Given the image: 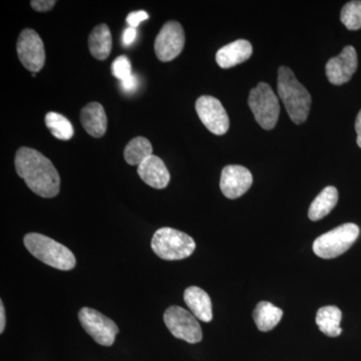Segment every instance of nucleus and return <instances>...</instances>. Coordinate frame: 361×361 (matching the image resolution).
<instances>
[{
	"instance_id": "f257e3e1",
	"label": "nucleus",
	"mask_w": 361,
	"mask_h": 361,
	"mask_svg": "<svg viewBox=\"0 0 361 361\" xmlns=\"http://www.w3.org/2000/svg\"><path fill=\"white\" fill-rule=\"evenodd\" d=\"M16 170L25 184L42 198H54L61 189V177L54 164L37 149L23 147L16 152Z\"/></svg>"
},
{
	"instance_id": "f03ea898",
	"label": "nucleus",
	"mask_w": 361,
	"mask_h": 361,
	"mask_svg": "<svg viewBox=\"0 0 361 361\" xmlns=\"http://www.w3.org/2000/svg\"><path fill=\"white\" fill-rule=\"evenodd\" d=\"M277 90L292 122L296 125L305 122L310 115L311 96L287 66H280L278 70Z\"/></svg>"
},
{
	"instance_id": "7ed1b4c3",
	"label": "nucleus",
	"mask_w": 361,
	"mask_h": 361,
	"mask_svg": "<svg viewBox=\"0 0 361 361\" xmlns=\"http://www.w3.org/2000/svg\"><path fill=\"white\" fill-rule=\"evenodd\" d=\"M23 243L35 258L56 269L71 270L77 263L70 249L39 233L25 235Z\"/></svg>"
},
{
	"instance_id": "20e7f679",
	"label": "nucleus",
	"mask_w": 361,
	"mask_h": 361,
	"mask_svg": "<svg viewBox=\"0 0 361 361\" xmlns=\"http://www.w3.org/2000/svg\"><path fill=\"white\" fill-rule=\"evenodd\" d=\"M151 245L159 257L168 261L189 257L196 249V243L191 236L169 227L157 230Z\"/></svg>"
},
{
	"instance_id": "39448f33",
	"label": "nucleus",
	"mask_w": 361,
	"mask_h": 361,
	"mask_svg": "<svg viewBox=\"0 0 361 361\" xmlns=\"http://www.w3.org/2000/svg\"><path fill=\"white\" fill-rule=\"evenodd\" d=\"M360 232V227L353 223L338 226L317 237L313 243V251L320 258L338 257L355 244Z\"/></svg>"
},
{
	"instance_id": "423d86ee",
	"label": "nucleus",
	"mask_w": 361,
	"mask_h": 361,
	"mask_svg": "<svg viewBox=\"0 0 361 361\" xmlns=\"http://www.w3.org/2000/svg\"><path fill=\"white\" fill-rule=\"evenodd\" d=\"M248 104L261 128L272 130L276 126L280 114L279 101L269 85L260 82L252 89Z\"/></svg>"
},
{
	"instance_id": "0eeeda50",
	"label": "nucleus",
	"mask_w": 361,
	"mask_h": 361,
	"mask_svg": "<svg viewBox=\"0 0 361 361\" xmlns=\"http://www.w3.org/2000/svg\"><path fill=\"white\" fill-rule=\"evenodd\" d=\"M164 322L176 338L189 343H198L203 338V334L198 319L184 308L171 306L164 314Z\"/></svg>"
},
{
	"instance_id": "6e6552de",
	"label": "nucleus",
	"mask_w": 361,
	"mask_h": 361,
	"mask_svg": "<svg viewBox=\"0 0 361 361\" xmlns=\"http://www.w3.org/2000/svg\"><path fill=\"white\" fill-rule=\"evenodd\" d=\"M78 319L82 329L94 341L104 346L113 345L118 329L115 322L92 308L84 307L78 313Z\"/></svg>"
},
{
	"instance_id": "1a4fd4ad",
	"label": "nucleus",
	"mask_w": 361,
	"mask_h": 361,
	"mask_svg": "<svg viewBox=\"0 0 361 361\" xmlns=\"http://www.w3.org/2000/svg\"><path fill=\"white\" fill-rule=\"evenodd\" d=\"M18 59L26 70L39 73L45 63L44 44L39 33L30 28L20 32L16 44Z\"/></svg>"
},
{
	"instance_id": "9d476101",
	"label": "nucleus",
	"mask_w": 361,
	"mask_h": 361,
	"mask_svg": "<svg viewBox=\"0 0 361 361\" xmlns=\"http://www.w3.org/2000/svg\"><path fill=\"white\" fill-rule=\"evenodd\" d=\"M185 45L183 26L175 20L164 25L155 40V54L163 63L173 61L182 52Z\"/></svg>"
},
{
	"instance_id": "9b49d317",
	"label": "nucleus",
	"mask_w": 361,
	"mask_h": 361,
	"mask_svg": "<svg viewBox=\"0 0 361 361\" xmlns=\"http://www.w3.org/2000/svg\"><path fill=\"white\" fill-rule=\"evenodd\" d=\"M196 111L203 125L214 135H225L229 130V116L219 99L216 97H199L196 102Z\"/></svg>"
},
{
	"instance_id": "f8f14e48",
	"label": "nucleus",
	"mask_w": 361,
	"mask_h": 361,
	"mask_svg": "<svg viewBox=\"0 0 361 361\" xmlns=\"http://www.w3.org/2000/svg\"><path fill=\"white\" fill-rule=\"evenodd\" d=\"M357 54L351 45L344 47L339 56L330 59L325 66V73L330 82L341 85L349 82L357 70Z\"/></svg>"
},
{
	"instance_id": "ddd939ff",
	"label": "nucleus",
	"mask_w": 361,
	"mask_h": 361,
	"mask_svg": "<svg viewBox=\"0 0 361 361\" xmlns=\"http://www.w3.org/2000/svg\"><path fill=\"white\" fill-rule=\"evenodd\" d=\"M252 183L251 172L243 166L229 165L223 169L220 188L226 198H239L250 189Z\"/></svg>"
},
{
	"instance_id": "4468645a",
	"label": "nucleus",
	"mask_w": 361,
	"mask_h": 361,
	"mask_svg": "<svg viewBox=\"0 0 361 361\" xmlns=\"http://www.w3.org/2000/svg\"><path fill=\"white\" fill-rule=\"evenodd\" d=\"M137 174L147 185L155 189H165L170 182V173L165 163L154 155L137 166Z\"/></svg>"
},
{
	"instance_id": "2eb2a0df",
	"label": "nucleus",
	"mask_w": 361,
	"mask_h": 361,
	"mask_svg": "<svg viewBox=\"0 0 361 361\" xmlns=\"http://www.w3.org/2000/svg\"><path fill=\"white\" fill-rule=\"evenodd\" d=\"M253 47L248 40L238 39L226 44L216 54V61L222 68H230L250 59Z\"/></svg>"
},
{
	"instance_id": "dca6fc26",
	"label": "nucleus",
	"mask_w": 361,
	"mask_h": 361,
	"mask_svg": "<svg viewBox=\"0 0 361 361\" xmlns=\"http://www.w3.org/2000/svg\"><path fill=\"white\" fill-rule=\"evenodd\" d=\"M80 123L92 137H103L108 127V118L104 106L96 102L87 104L80 111Z\"/></svg>"
},
{
	"instance_id": "f3484780",
	"label": "nucleus",
	"mask_w": 361,
	"mask_h": 361,
	"mask_svg": "<svg viewBox=\"0 0 361 361\" xmlns=\"http://www.w3.org/2000/svg\"><path fill=\"white\" fill-rule=\"evenodd\" d=\"M184 300L197 319L210 322L213 319L212 301L203 289L191 286L184 292Z\"/></svg>"
},
{
	"instance_id": "a211bd4d",
	"label": "nucleus",
	"mask_w": 361,
	"mask_h": 361,
	"mask_svg": "<svg viewBox=\"0 0 361 361\" xmlns=\"http://www.w3.org/2000/svg\"><path fill=\"white\" fill-rule=\"evenodd\" d=\"M111 33L106 25L96 26L90 32L89 37V49L90 54L99 61H104L109 58L111 51Z\"/></svg>"
},
{
	"instance_id": "6ab92c4d",
	"label": "nucleus",
	"mask_w": 361,
	"mask_h": 361,
	"mask_svg": "<svg viewBox=\"0 0 361 361\" xmlns=\"http://www.w3.org/2000/svg\"><path fill=\"white\" fill-rule=\"evenodd\" d=\"M338 201V191L336 187L324 188L311 203L308 217L311 221L322 220L336 208Z\"/></svg>"
},
{
	"instance_id": "aec40b11",
	"label": "nucleus",
	"mask_w": 361,
	"mask_h": 361,
	"mask_svg": "<svg viewBox=\"0 0 361 361\" xmlns=\"http://www.w3.org/2000/svg\"><path fill=\"white\" fill-rule=\"evenodd\" d=\"M341 319V310L336 306H324V307L320 308L316 314V324L318 325L322 334L329 337L341 336L342 332Z\"/></svg>"
},
{
	"instance_id": "412c9836",
	"label": "nucleus",
	"mask_w": 361,
	"mask_h": 361,
	"mask_svg": "<svg viewBox=\"0 0 361 361\" xmlns=\"http://www.w3.org/2000/svg\"><path fill=\"white\" fill-rule=\"evenodd\" d=\"M283 311L272 303L261 301L256 306L253 312L254 322L260 331H270L281 320Z\"/></svg>"
},
{
	"instance_id": "4be33fe9",
	"label": "nucleus",
	"mask_w": 361,
	"mask_h": 361,
	"mask_svg": "<svg viewBox=\"0 0 361 361\" xmlns=\"http://www.w3.org/2000/svg\"><path fill=\"white\" fill-rule=\"evenodd\" d=\"M151 156H153V146L151 142L144 137H137L130 140L123 151L125 160L130 166H140Z\"/></svg>"
},
{
	"instance_id": "5701e85b",
	"label": "nucleus",
	"mask_w": 361,
	"mask_h": 361,
	"mask_svg": "<svg viewBox=\"0 0 361 361\" xmlns=\"http://www.w3.org/2000/svg\"><path fill=\"white\" fill-rule=\"evenodd\" d=\"M45 125L51 130V135L56 137V139L61 140V141H68L73 137L75 134L73 125L66 116L61 115V114L47 113L45 116Z\"/></svg>"
},
{
	"instance_id": "b1692460",
	"label": "nucleus",
	"mask_w": 361,
	"mask_h": 361,
	"mask_svg": "<svg viewBox=\"0 0 361 361\" xmlns=\"http://www.w3.org/2000/svg\"><path fill=\"white\" fill-rule=\"evenodd\" d=\"M341 23L349 30H358L361 28V1H350L342 8Z\"/></svg>"
},
{
	"instance_id": "393cba45",
	"label": "nucleus",
	"mask_w": 361,
	"mask_h": 361,
	"mask_svg": "<svg viewBox=\"0 0 361 361\" xmlns=\"http://www.w3.org/2000/svg\"><path fill=\"white\" fill-rule=\"evenodd\" d=\"M111 73L114 77L121 80V82H125L128 78L132 77V65L130 59L126 56H121L115 59L111 65Z\"/></svg>"
},
{
	"instance_id": "a878e982",
	"label": "nucleus",
	"mask_w": 361,
	"mask_h": 361,
	"mask_svg": "<svg viewBox=\"0 0 361 361\" xmlns=\"http://www.w3.org/2000/svg\"><path fill=\"white\" fill-rule=\"evenodd\" d=\"M149 18V14L144 11H134V13H130L127 18L128 25H130V27H137L140 23H142V21L147 20Z\"/></svg>"
},
{
	"instance_id": "bb28decb",
	"label": "nucleus",
	"mask_w": 361,
	"mask_h": 361,
	"mask_svg": "<svg viewBox=\"0 0 361 361\" xmlns=\"http://www.w3.org/2000/svg\"><path fill=\"white\" fill-rule=\"evenodd\" d=\"M56 1H54V0H32L30 2L32 8L39 11V13L51 11L52 7L56 6Z\"/></svg>"
},
{
	"instance_id": "cd10ccee",
	"label": "nucleus",
	"mask_w": 361,
	"mask_h": 361,
	"mask_svg": "<svg viewBox=\"0 0 361 361\" xmlns=\"http://www.w3.org/2000/svg\"><path fill=\"white\" fill-rule=\"evenodd\" d=\"M135 37H137V30L134 27L127 28L123 35V44H132L135 42Z\"/></svg>"
},
{
	"instance_id": "c85d7f7f",
	"label": "nucleus",
	"mask_w": 361,
	"mask_h": 361,
	"mask_svg": "<svg viewBox=\"0 0 361 361\" xmlns=\"http://www.w3.org/2000/svg\"><path fill=\"white\" fill-rule=\"evenodd\" d=\"M122 84V87L123 90H126L127 92H134L137 87V78L135 75H133L132 77L128 78L125 82H121Z\"/></svg>"
},
{
	"instance_id": "c756f323",
	"label": "nucleus",
	"mask_w": 361,
	"mask_h": 361,
	"mask_svg": "<svg viewBox=\"0 0 361 361\" xmlns=\"http://www.w3.org/2000/svg\"><path fill=\"white\" fill-rule=\"evenodd\" d=\"M355 130L356 134H357L356 142H357L358 147L361 148V111L358 113L357 116H356Z\"/></svg>"
},
{
	"instance_id": "7c9ffc66",
	"label": "nucleus",
	"mask_w": 361,
	"mask_h": 361,
	"mask_svg": "<svg viewBox=\"0 0 361 361\" xmlns=\"http://www.w3.org/2000/svg\"><path fill=\"white\" fill-rule=\"evenodd\" d=\"M6 327V312H4V306L2 300L0 301V334L4 331Z\"/></svg>"
}]
</instances>
